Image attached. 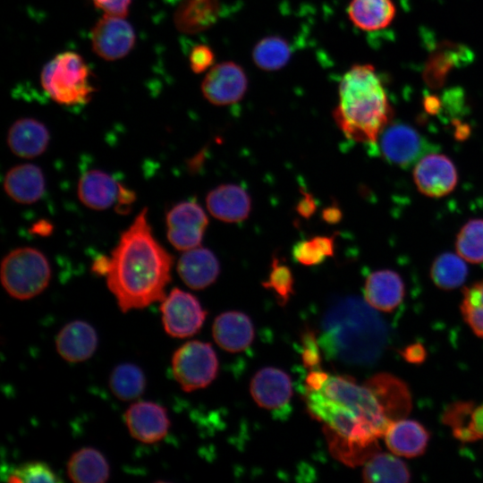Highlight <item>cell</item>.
Masks as SVG:
<instances>
[{
  "mask_svg": "<svg viewBox=\"0 0 483 483\" xmlns=\"http://www.w3.org/2000/svg\"><path fill=\"white\" fill-rule=\"evenodd\" d=\"M304 399L309 414L324 428L331 453L352 467L379 452L378 439L392 420L365 385L319 368L308 373Z\"/></svg>",
  "mask_w": 483,
  "mask_h": 483,
  "instance_id": "6da1fadb",
  "label": "cell"
},
{
  "mask_svg": "<svg viewBox=\"0 0 483 483\" xmlns=\"http://www.w3.org/2000/svg\"><path fill=\"white\" fill-rule=\"evenodd\" d=\"M174 258L156 240L143 208L107 258L106 277L123 312L162 301Z\"/></svg>",
  "mask_w": 483,
  "mask_h": 483,
  "instance_id": "7a4b0ae2",
  "label": "cell"
},
{
  "mask_svg": "<svg viewBox=\"0 0 483 483\" xmlns=\"http://www.w3.org/2000/svg\"><path fill=\"white\" fill-rule=\"evenodd\" d=\"M333 117L349 140L377 142L393 117V108L373 65L354 64L343 74Z\"/></svg>",
  "mask_w": 483,
  "mask_h": 483,
  "instance_id": "3957f363",
  "label": "cell"
},
{
  "mask_svg": "<svg viewBox=\"0 0 483 483\" xmlns=\"http://www.w3.org/2000/svg\"><path fill=\"white\" fill-rule=\"evenodd\" d=\"M378 340V326L369 307L358 299L344 298L325 312L318 343L327 358L359 364L374 357Z\"/></svg>",
  "mask_w": 483,
  "mask_h": 483,
  "instance_id": "277c9868",
  "label": "cell"
},
{
  "mask_svg": "<svg viewBox=\"0 0 483 483\" xmlns=\"http://www.w3.org/2000/svg\"><path fill=\"white\" fill-rule=\"evenodd\" d=\"M90 79L91 72L84 59L72 51L56 55L40 74L43 89L55 102L64 106L85 104L91 98L96 89Z\"/></svg>",
  "mask_w": 483,
  "mask_h": 483,
  "instance_id": "5b68a950",
  "label": "cell"
},
{
  "mask_svg": "<svg viewBox=\"0 0 483 483\" xmlns=\"http://www.w3.org/2000/svg\"><path fill=\"white\" fill-rule=\"evenodd\" d=\"M1 283L7 293L18 300H29L41 293L48 285L51 267L40 250L21 247L11 250L2 259Z\"/></svg>",
  "mask_w": 483,
  "mask_h": 483,
  "instance_id": "8992f818",
  "label": "cell"
},
{
  "mask_svg": "<svg viewBox=\"0 0 483 483\" xmlns=\"http://www.w3.org/2000/svg\"><path fill=\"white\" fill-rule=\"evenodd\" d=\"M172 370L181 388L192 392L208 386L216 378L218 360L210 343L190 341L174 352Z\"/></svg>",
  "mask_w": 483,
  "mask_h": 483,
  "instance_id": "52a82bcc",
  "label": "cell"
},
{
  "mask_svg": "<svg viewBox=\"0 0 483 483\" xmlns=\"http://www.w3.org/2000/svg\"><path fill=\"white\" fill-rule=\"evenodd\" d=\"M160 310L165 332L173 337L185 338L201 328L207 311L192 294L174 288L162 301Z\"/></svg>",
  "mask_w": 483,
  "mask_h": 483,
  "instance_id": "ba28073f",
  "label": "cell"
},
{
  "mask_svg": "<svg viewBox=\"0 0 483 483\" xmlns=\"http://www.w3.org/2000/svg\"><path fill=\"white\" fill-rule=\"evenodd\" d=\"M167 239L178 250L199 247L208 224L202 208L194 200L174 205L166 214Z\"/></svg>",
  "mask_w": 483,
  "mask_h": 483,
  "instance_id": "9c48e42d",
  "label": "cell"
},
{
  "mask_svg": "<svg viewBox=\"0 0 483 483\" xmlns=\"http://www.w3.org/2000/svg\"><path fill=\"white\" fill-rule=\"evenodd\" d=\"M248 82L241 65L233 61H225L208 70L201 83V92L209 103L228 106L244 97Z\"/></svg>",
  "mask_w": 483,
  "mask_h": 483,
  "instance_id": "30bf717a",
  "label": "cell"
},
{
  "mask_svg": "<svg viewBox=\"0 0 483 483\" xmlns=\"http://www.w3.org/2000/svg\"><path fill=\"white\" fill-rule=\"evenodd\" d=\"M135 41V31L123 16L105 13L91 30L92 49L106 61L118 60L127 55Z\"/></svg>",
  "mask_w": 483,
  "mask_h": 483,
  "instance_id": "8fae6325",
  "label": "cell"
},
{
  "mask_svg": "<svg viewBox=\"0 0 483 483\" xmlns=\"http://www.w3.org/2000/svg\"><path fill=\"white\" fill-rule=\"evenodd\" d=\"M413 179L417 189L425 196L444 197L452 192L458 182L453 161L445 155H424L415 165Z\"/></svg>",
  "mask_w": 483,
  "mask_h": 483,
  "instance_id": "7c38bea8",
  "label": "cell"
},
{
  "mask_svg": "<svg viewBox=\"0 0 483 483\" xmlns=\"http://www.w3.org/2000/svg\"><path fill=\"white\" fill-rule=\"evenodd\" d=\"M380 149L385 158L401 167L417 163L428 147L422 136L405 124H394L380 136Z\"/></svg>",
  "mask_w": 483,
  "mask_h": 483,
  "instance_id": "4fadbf2b",
  "label": "cell"
},
{
  "mask_svg": "<svg viewBox=\"0 0 483 483\" xmlns=\"http://www.w3.org/2000/svg\"><path fill=\"white\" fill-rule=\"evenodd\" d=\"M250 394L256 403L274 412H285L292 396L290 377L282 369H259L250 382Z\"/></svg>",
  "mask_w": 483,
  "mask_h": 483,
  "instance_id": "5bb4252c",
  "label": "cell"
},
{
  "mask_svg": "<svg viewBox=\"0 0 483 483\" xmlns=\"http://www.w3.org/2000/svg\"><path fill=\"white\" fill-rule=\"evenodd\" d=\"M130 434L144 444L161 441L167 434L170 420L165 407L152 402H139L124 413Z\"/></svg>",
  "mask_w": 483,
  "mask_h": 483,
  "instance_id": "9a60e30c",
  "label": "cell"
},
{
  "mask_svg": "<svg viewBox=\"0 0 483 483\" xmlns=\"http://www.w3.org/2000/svg\"><path fill=\"white\" fill-rule=\"evenodd\" d=\"M404 295V283L395 271L377 270L366 278L364 298L366 302L377 310H394L402 302Z\"/></svg>",
  "mask_w": 483,
  "mask_h": 483,
  "instance_id": "2e32d148",
  "label": "cell"
},
{
  "mask_svg": "<svg viewBox=\"0 0 483 483\" xmlns=\"http://www.w3.org/2000/svg\"><path fill=\"white\" fill-rule=\"evenodd\" d=\"M383 438L392 453L413 458L425 453L429 433L419 422L403 418L390 422Z\"/></svg>",
  "mask_w": 483,
  "mask_h": 483,
  "instance_id": "e0dca14e",
  "label": "cell"
},
{
  "mask_svg": "<svg viewBox=\"0 0 483 483\" xmlns=\"http://www.w3.org/2000/svg\"><path fill=\"white\" fill-rule=\"evenodd\" d=\"M97 346V335L88 322L74 320L66 324L56 335L55 347L68 362H81L89 359Z\"/></svg>",
  "mask_w": 483,
  "mask_h": 483,
  "instance_id": "ac0fdd59",
  "label": "cell"
},
{
  "mask_svg": "<svg viewBox=\"0 0 483 483\" xmlns=\"http://www.w3.org/2000/svg\"><path fill=\"white\" fill-rule=\"evenodd\" d=\"M177 272L187 286L202 290L216 280L220 266L211 250L199 246L182 253L177 262Z\"/></svg>",
  "mask_w": 483,
  "mask_h": 483,
  "instance_id": "d6986e66",
  "label": "cell"
},
{
  "mask_svg": "<svg viewBox=\"0 0 483 483\" xmlns=\"http://www.w3.org/2000/svg\"><path fill=\"white\" fill-rule=\"evenodd\" d=\"M50 134L47 126L34 118H20L9 128L7 144L11 151L22 158H34L48 147Z\"/></svg>",
  "mask_w": 483,
  "mask_h": 483,
  "instance_id": "ffe728a7",
  "label": "cell"
},
{
  "mask_svg": "<svg viewBox=\"0 0 483 483\" xmlns=\"http://www.w3.org/2000/svg\"><path fill=\"white\" fill-rule=\"evenodd\" d=\"M206 202L214 217L227 223L243 221L249 216L251 208L248 192L233 183L221 184L209 191Z\"/></svg>",
  "mask_w": 483,
  "mask_h": 483,
  "instance_id": "44dd1931",
  "label": "cell"
},
{
  "mask_svg": "<svg viewBox=\"0 0 483 483\" xmlns=\"http://www.w3.org/2000/svg\"><path fill=\"white\" fill-rule=\"evenodd\" d=\"M6 194L19 204L38 201L46 191L45 175L39 166L25 163L12 167L4 179Z\"/></svg>",
  "mask_w": 483,
  "mask_h": 483,
  "instance_id": "7402d4cb",
  "label": "cell"
},
{
  "mask_svg": "<svg viewBox=\"0 0 483 483\" xmlns=\"http://www.w3.org/2000/svg\"><path fill=\"white\" fill-rule=\"evenodd\" d=\"M216 343L230 352H240L248 348L254 339V326L250 318L240 311H226L218 315L212 326Z\"/></svg>",
  "mask_w": 483,
  "mask_h": 483,
  "instance_id": "603a6c76",
  "label": "cell"
},
{
  "mask_svg": "<svg viewBox=\"0 0 483 483\" xmlns=\"http://www.w3.org/2000/svg\"><path fill=\"white\" fill-rule=\"evenodd\" d=\"M122 184L109 174L91 169L80 178L77 192L80 201L94 210H105L117 203Z\"/></svg>",
  "mask_w": 483,
  "mask_h": 483,
  "instance_id": "cb8c5ba5",
  "label": "cell"
},
{
  "mask_svg": "<svg viewBox=\"0 0 483 483\" xmlns=\"http://www.w3.org/2000/svg\"><path fill=\"white\" fill-rule=\"evenodd\" d=\"M388 418L394 421L405 418L411 409V397L405 383L398 377L380 373L366 381Z\"/></svg>",
  "mask_w": 483,
  "mask_h": 483,
  "instance_id": "d4e9b609",
  "label": "cell"
},
{
  "mask_svg": "<svg viewBox=\"0 0 483 483\" xmlns=\"http://www.w3.org/2000/svg\"><path fill=\"white\" fill-rule=\"evenodd\" d=\"M221 10L219 0H183L174 13V24L180 32L196 34L213 26Z\"/></svg>",
  "mask_w": 483,
  "mask_h": 483,
  "instance_id": "484cf974",
  "label": "cell"
},
{
  "mask_svg": "<svg viewBox=\"0 0 483 483\" xmlns=\"http://www.w3.org/2000/svg\"><path fill=\"white\" fill-rule=\"evenodd\" d=\"M396 8L393 0H351L347 15L352 25L363 31H377L394 21Z\"/></svg>",
  "mask_w": 483,
  "mask_h": 483,
  "instance_id": "4316f807",
  "label": "cell"
},
{
  "mask_svg": "<svg viewBox=\"0 0 483 483\" xmlns=\"http://www.w3.org/2000/svg\"><path fill=\"white\" fill-rule=\"evenodd\" d=\"M67 475L75 483H103L109 478V465L98 450L83 447L71 455Z\"/></svg>",
  "mask_w": 483,
  "mask_h": 483,
  "instance_id": "83f0119b",
  "label": "cell"
},
{
  "mask_svg": "<svg viewBox=\"0 0 483 483\" xmlns=\"http://www.w3.org/2000/svg\"><path fill=\"white\" fill-rule=\"evenodd\" d=\"M411 477L408 466L394 453L377 452L364 463L362 470L365 482L406 483Z\"/></svg>",
  "mask_w": 483,
  "mask_h": 483,
  "instance_id": "f1b7e54d",
  "label": "cell"
},
{
  "mask_svg": "<svg viewBox=\"0 0 483 483\" xmlns=\"http://www.w3.org/2000/svg\"><path fill=\"white\" fill-rule=\"evenodd\" d=\"M468 276L465 260L458 254L445 252L433 261L430 277L433 283L442 290H454L461 286Z\"/></svg>",
  "mask_w": 483,
  "mask_h": 483,
  "instance_id": "f546056e",
  "label": "cell"
},
{
  "mask_svg": "<svg viewBox=\"0 0 483 483\" xmlns=\"http://www.w3.org/2000/svg\"><path fill=\"white\" fill-rule=\"evenodd\" d=\"M146 378L140 367L133 363H121L110 374L109 387L122 401L139 398L144 392Z\"/></svg>",
  "mask_w": 483,
  "mask_h": 483,
  "instance_id": "4dcf8cb0",
  "label": "cell"
},
{
  "mask_svg": "<svg viewBox=\"0 0 483 483\" xmlns=\"http://www.w3.org/2000/svg\"><path fill=\"white\" fill-rule=\"evenodd\" d=\"M292 55L289 43L279 36L261 38L253 47L251 57L256 66L272 72L286 65Z\"/></svg>",
  "mask_w": 483,
  "mask_h": 483,
  "instance_id": "1f68e13d",
  "label": "cell"
},
{
  "mask_svg": "<svg viewBox=\"0 0 483 483\" xmlns=\"http://www.w3.org/2000/svg\"><path fill=\"white\" fill-rule=\"evenodd\" d=\"M455 250L465 261L483 263V219L469 220L459 231Z\"/></svg>",
  "mask_w": 483,
  "mask_h": 483,
  "instance_id": "d6a6232c",
  "label": "cell"
},
{
  "mask_svg": "<svg viewBox=\"0 0 483 483\" xmlns=\"http://www.w3.org/2000/svg\"><path fill=\"white\" fill-rule=\"evenodd\" d=\"M460 309L464 321L473 333L483 338V280L462 291Z\"/></svg>",
  "mask_w": 483,
  "mask_h": 483,
  "instance_id": "836d02e7",
  "label": "cell"
},
{
  "mask_svg": "<svg viewBox=\"0 0 483 483\" xmlns=\"http://www.w3.org/2000/svg\"><path fill=\"white\" fill-rule=\"evenodd\" d=\"M333 237L316 236L301 241L292 248V256L296 261L305 266L320 264L326 257L334 255Z\"/></svg>",
  "mask_w": 483,
  "mask_h": 483,
  "instance_id": "e575fe53",
  "label": "cell"
},
{
  "mask_svg": "<svg viewBox=\"0 0 483 483\" xmlns=\"http://www.w3.org/2000/svg\"><path fill=\"white\" fill-rule=\"evenodd\" d=\"M293 275L291 269L280 259L274 258L268 279L263 285L267 289H271L279 300L280 304H285L293 293Z\"/></svg>",
  "mask_w": 483,
  "mask_h": 483,
  "instance_id": "d590c367",
  "label": "cell"
},
{
  "mask_svg": "<svg viewBox=\"0 0 483 483\" xmlns=\"http://www.w3.org/2000/svg\"><path fill=\"white\" fill-rule=\"evenodd\" d=\"M11 482H59L62 481L52 469L43 462H29L15 468L7 479Z\"/></svg>",
  "mask_w": 483,
  "mask_h": 483,
  "instance_id": "8d00e7d4",
  "label": "cell"
},
{
  "mask_svg": "<svg viewBox=\"0 0 483 483\" xmlns=\"http://www.w3.org/2000/svg\"><path fill=\"white\" fill-rule=\"evenodd\" d=\"M215 55L211 48L206 45L195 46L190 54L189 62L191 71L201 73L212 67Z\"/></svg>",
  "mask_w": 483,
  "mask_h": 483,
  "instance_id": "74e56055",
  "label": "cell"
},
{
  "mask_svg": "<svg viewBox=\"0 0 483 483\" xmlns=\"http://www.w3.org/2000/svg\"><path fill=\"white\" fill-rule=\"evenodd\" d=\"M303 348L302 359L304 364L310 369L319 368L320 355L316 339L312 333H308L304 335Z\"/></svg>",
  "mask_w": 483,
  "mask_h": 483,
  "instance_id": "f35d334b",
  "label": "cell"
},
{
  "mask_svg": "<svg viewBox=\"0 0 483 483\" xmlns=\"http://www.w3.org/2000/svg\"><path fill=\"white\" fill-rule=\"evenodd\" d=\"M95 6L106 14L125 17L131 0H92Z\"/></svg>",
  "mask_w": 483,
  "mask_h": 483,
  "instance_id": "ab89813d",
  "label": "cell"
},
{
  "mask_svg": "<svg viewBox=\"0 0 483 483\" xmlns=\"http://www.w3.org/2000/svg\"><path fill=\"white\" fill-rule=\"evenodd\" d=\"M402 358L411 363H421L427 355L425 348L420 343H413L401 351Z\"/></svg>",
  "mask_w": 483,
  "mask_h": 483,
  "instance_id": "60d3db41",
  "label": "cell"
},
{
  "mask_svg": "<svg viewBox=\"0 0 483 483\" xmlns=\"http://www.w3.org/2000/svg\"><path fill=\"white\" fill-rule=\"evenodd\" d=\"M316 209V203L314 198L305 193L303 199L299 202L297 206V211L303 217H309Z\"/></svg>",
  "mask_w": 483,
  "mask_h": 483,
  "instance_id": "b9f144b4",
  "label": "cell"
},
{
  "mask_svg": "<svg viewBox=\"0 0 483 483\" xmlns=\"http://www.w3.org/2000/svg\"><path fill=\"white\" fill-rule=\"evenodd\" d=\"M342 217V213L336 207H330L324 210L323 218L327 223L334 224L338 222Z\"/></svg>",
  "mask_w": 483,
  "mask_h": 483,
  "instance_id": "7bdbcfd3",
  "label": "cell"
},
{
  "mask_svg": "<svg viewBox=\"0 0 483 483\" xmlns=\"http://www.w3.org/2000/svg\"><path fill=\"white\" fill-rule=\"evenodd\" d=\"M440 106L439 101L435 97H429L425 100V107L429 113H435Z\"/></svg>",
  "mask_w": 483,
  "mask_h": 483,
  "instance_id": "ee69618b",
  "label": "cell"
},
{
  "mask_svg": "<svg viewBox=\"0 0 483 483\" xmlns=\"http://www.w3.org/2000/svg\"><path fill=\"white\" fill-rule=\"evenodd\" d=\"M51 231V226L48 223H46L45 221H41L38 223L35 226V232L37 233L45 235L46 233H49Z\"/></svg>",
  "mask_w": 483,
  "mask_h": 483,
  "instance_id": "f6af8a7d",
  "label": "cell"
}]
</instances>
